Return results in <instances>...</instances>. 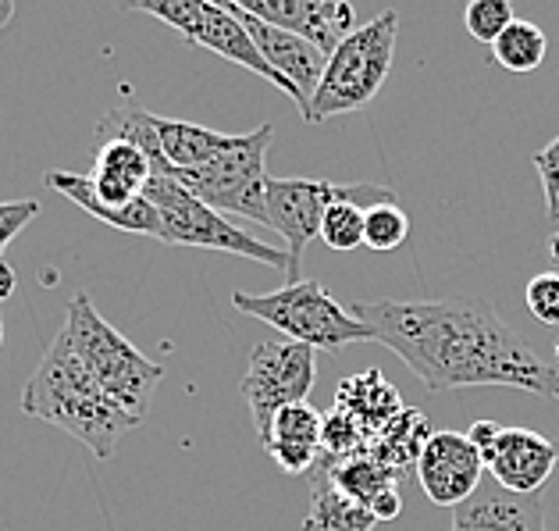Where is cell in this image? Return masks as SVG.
Returning a JSON list of instances; mask_svg holds the SVG:
<instances>
[{"label": "cell", "instance_id": "6da1fadb", "mask_svg": "<svg viewBox=\"0 0 559 531\" xmlns=\"http://www.w3.org/2000/svg\"><path fill=\"white\" fill-rule=\"evenodd\" d=\"M349 315L431 392L507 386L559 400V364L542 361L488 299H371L353 304Z\"/></svg>", "mask_w": 559, "mask_h": 531}, {"label": "cell", "instance_id": "7a4b0ae2", "mask_svg": "<svg viewBox=\"0 0 559 531\" xmlns=\"http://www.w3.org/2000/svg\"><path fill=\"white\" fill-rule=\"evenodd\" d=\"M22 414L68 432L97 460H111L121 435L135 428L132 417L100 389L64 329L33 367L22 389Z\"/></svg>", "mask_w": 559, "mask_h": 531}, {"label": "cell", "instance_id": "3957f363", "mask_svg": "<svg viewBox=\"0 0 559 531\" xmlns=\"http://www.w3.org/2000/svg\"><path fill=\"white\" fill-rule=\"evenodd\" d=\"M64 335L72 339L75 353L100 382L121 411L132 417V425H143L154 403V389L165 378V367L143 357L111 321H107L86 293L68 299L64 310Z\"/></svg>", "mask_w": 559, "mask_h": 531}, {"label": "cell", "instance_id": "277c9868", "mask_svg": "<svg viewBox=\"0 0 559 531\" xmlns=\"http://www.w3.org/2000/svg\"><path fill=\"white\" fill-rule=\"evenodd\" d=\"M395 36H400V15L395 11H381L378 19L357 25V30L338 39V47L329 54L321 83L313 90L310 115H307L310 126H318V121L332 115L360 111L364 104H371L378 97L392 72Z\"/></svg>", "mask_w": 559, "mask_h": 531}, {"label": "cell", "instance_id": "5b68a950", "mask_svg": "<svg viewBox=\"0 0 559 531\" xmlns=\"http://www.w3.org/2000/svg\"><path fill=\"white\" fill-rule=\"evenodd\" d=\"M231 307L239 315L278 329L293 343H307L313 350H343L353 343H374L371 329L360 318H353L349 307L338 304L318 279L285 282L282 290L261 296L236 293L231 296Z\"/></svg>", "mask_w": 559, "mask_h": 531}, {"label": "cell", "instance_id": "8992f818", "mask_svg": "<svg viewBox=\"0 0 559 531\" xmlns=\"http://www.w3.org/2000/svg\"><path fill=\"white\" fill-rule=\"evenodd\" d=\"M275 140V126H261L247 135H228L225 146L200 168L168 172L157 157H150L157 168H165L179 186H186L197 200L222 214L250 217L257 225H267L264 186H267V146Z\"/></svg>", "mask_w": 559, "mask_h": 531}, {"label": "cell", "instance_id": "52a82bcc", "mask_svg": "<svg viewBox=\"0 0 559 531\" xmlns=\"http://www.w3.org/2000/svg\"><path fill=\"white\" fill-rule=\"evenodd\" d=\"M143 197L154 203L160 214V243L250 257V261H261L267 268H282V271L289 264L285 250L267 247V243H261L257 236L242 233L239 225H228V217L222 211H214L203 200H197L186 186L175 182L165 168L154 165L150 182L143 186Z\"/></svg>", "mask_w": 559, "mask_h": 531}, {"label": "cell", "instance_id": "ba28073f", "mask_svg": "<svg viewBox=\"0 0 559 531\" xmlns=\"http://www.w3.org/2000/svg\"><path fill=\"white\" fill-rule=\"evenodd\" d=\"M395 193L385 186H364V182H324V179H271L264 186V208H267V228L285 239V275L289 282H299V264H304V250L313 236H321L324 211L335 200H360L364 208L385 203Z\"/></svg>", "mask_w": 559, "mask_h": 531}, {"label": "cell", "instance_id": "9c48e42d", "mask_svg": "<svg viewBox=\"0 0 559 531\" xmlns=\"http://www.w3.org/2000/svg\"><path fill=\"white\" fill-rule=\"evenodd\" d=\"M129 8L168 22L171 30L182 33L189 47H203L231 64L250 68V72L261 75L264 83L278 86L285 97H293L289 83H285L275 68L261 58V50H257V44L250 39L247 25L231 15V8L217 4V0H129Z\"/></svg>", "mask_w": 559, "mask_h": 531}, {"label": "cell", "instance_id": "30bf717a", "mask_svg": "<svg viewBox=\"0 0 559 531\" xmlns=\"http://www.w3.org/2000/svg\"><path fill=\"white\" fill-rule=\"evenodd\" d=\"M313 353L318 350L307 343H293V339H285V343L267 339V343H257L250 350L247 375H242V397H247L257 435L271 425V417L282 406L307 403L313 378H318V357Z\"/></svg>", "mask_w": 559, "mask_h": 531}, {"label": "cell", "instance_id": "8fae6325", "mask_svg": "<svg viewBox=\"0 0 559 531\" xmlns=\"http://www.w3.org/2000/svg\"><path fill=\"white\" fill-rule=\"evenodd\" d=\"M417 482L435 507H460L485 482V460L463 432H431L417 457Z\"/></svg>", "mask_w": 559, "mask_h": 531}, {"label": "cell", "instance_id": "7c38bea8", "mask_svg": "<svg viewBox=\"0 0 559 531\" xmlns=\"http://www.w3.org/2000/svg\"><path fill=\"white\" fill-rule=\"evenodd\" d=\"M231 8V4H225ZM231 15H236L242 25H247L250 39L261 50V58L275 68V72L289 83L293 90V101L299 107V115H310V101H313V90H318L321 75H324V64H329V54H324L318 44H310V39L296 36L289 30H278V25H267L261 19L247 15V11L231 8Z\"/></svg>", "mask_w": 559, "mask_h": 531}, {"label": "cell", "instance_id": "4fadbf2b", "mask_svg": "<svg viewBox=\"0 0 559 531\" xmlns=\"http://www.w3.org/2000/svg\"><path fill=\"white\" fill-rule=\"evenodd\" d=\"M492 482L510 493H542L559 464V446L531 428H499L492 446L481 453Z\"/></svg>", "mask_w": 559, "mask_h": 531}, {"label": "cell", "instance_id": "5bb4252c", "mask_svg": "<svg viewBox=\"0 0 559 531\" xmlns=\"http://www.w3.org/2000/svg\"><path fill=\"white\" fill-rule=\"evenodd\" d=\"M217 4H231L267 25L289 30L310 39V44H318L324 54H332L338 39L353 33L349 0H217Z\"/></svg>", "mask_w": 559, "mask_h": 531}, {"label": "cell", "instance_id": "9a60e30c", "mask_svg": "<svg viewBox=\"0 0 559 531\" xmlns=\"http://www.w3.org/2000/svg\"><path fill=\"white\" fill-rule=\"evenodd\" d=\"M453 531H545L542 493H510L496 482H481L471 499L453 507Z\"/></svg>", "mask_w": 559, "mask_h": 531}, {"label": "cell", "instance_id": "2e32d148", "mask_svg": "<svg viewBox=\"0 0 559 531\" xmlns=\"http://www.w3.org/2000/svg\"><path fill=\"white\" fill-rule=\"evenodd\" d=\"M257 439L285 474H307L321 460V414L310 403L282 406Z\"/></svg>", "mask_w": 559, "mask_h": 531}, {"label": "cell", "instance_id": "e0dca14e", "mask_svg": "<svg viewBox=\"0 0 559 531\" xmlns=\"http://www.w3.org/2000/svg\"><path fill=\"white\" fill-rule=\"evenodd\" d=\"M374 514L360 507L357 499L343 496L332 482L329 464L318 460L310 482V510L299 531H374Z\"/></svg>", "mask_w": 559, "mask_h": 531}, {"label": "cell", "instance_id": "ac0fdd59", "mask_svg": "<svg viewBox=\"0 0 559 531\" xmlns=\"http://www.w3.org/2000/svg\"><path fill=\"white\" fill-rule=\"evenodd\" d=\"M335 406H343L353 417L360 421L367 432H378L385 428L389 421L403 411L400 403V392H395L381 371H364V375H353L346 378L343 386H338V397H335Z\"/></svg>", "mask_w": 559, "mask_h": 531}, {"label": "cell", "instance_id": "d6986e66", "mask_svg": "<svg viewBox=\"0 0 559 531\" xmlns=\"http://www.w3.org/2000/svg\"><path fill=\"white\" fill-rule=\"evenodd\" d=\"M431 439L428 432V417L414 411V406H403L400 414H395L385 428H378L371 435V453L381 460L385 468H392L395 474H403L406 468H417V457L420 449H425V442Z\"/></svg>", "mask_w": 559, "mask_h": 531}, {"label": "cell", "instance_id": "ffe728a7", "mask_svg": "<svg viewBox=\"0 0 559 531\" xmlns=\"http://www.w3.org/2000/svg\"><path fill=\"white\" fill-rule=\"evenodd\" d=\"M324 464H329V474H332L338 493L357 499L360 507H371L385 488H395V482H400V474L381 464L371 449H364V453H357V457L338 460V464H332V460H324Z\"/></svg>", "mask_w": 559, "mask_h": 531}, {"label": "cell", "instance_id": "44dd1931", "mask_svg": "<svg viewBox=\"0 0 559 531\" xmlns=\"http://www.w3.org/2000/svg\"><path fill=\"white\" fill-rule=\"evenodd\" d=\"M545 54H549V39H545V33L535 22H524V19H513L492 44V58L507 68V72H516V75L535 72L545 61Z\"/></svg>", "mask_w": 559, "mask_h": 531}, {"label": "cell", "instance_id": "7402d4cb", "mask_svg": "<svg viewBox=\"0 0 559 531\" xmlns=\"http://www.w3.org/2000/svg\"><path fill=\"white\" fill-rule=\"evenodd\" d=\"M371 446V432H367L357 417L343 406H332L329 414H321V457L338 464L346 457H357Z\"/></svg>", "mask_w": 559, "mask_h": 531}, {"label": "cell", "instance_id": "603a6c76", "mask_svg": "<svg viewBox=\"0 0 559 531\" xmlns=\"http://www.w3.org/2000/svg\"><path fill=\"white\" fill-rule=\"evenodd\" d=\"M406 236H411V217H406V211L395 200L367 208V214H364V247H371L378 253H389V250H400L406 243Z\"/></svg>", "mask_w": 559, "mask_h": 531}, {"label": "cell", "instance_id": "cb8c5ba5", "mask_svg": "<svg viewBox=\"0 0 559 531\" xmlns=\"http://www.w3.org/2000/svg\"><path fill=\"white\" fill-rule=\"evenodd\" d=\"M364 214L367 208L360 200H335L332 208L324 211V222H321L324 247L335 253H349L364 247Z\"/></svg>", "mask_w": 559, "mask_h": 531}, {"label": "cell", "instance_id": "d4e9b609", "mask_svg": "<svg viewBox=\"0 0 559 531\" xmlns=\"http://www.w3.org/2000/svg\"><path fill=\"white\" fill-rule=\"evenodd\" d=\"M513 22V4L510 0H471L467 11H463V25L477 44L492 47L502 36V30Z\"/></svg>", "mask_w": 559, "mask_h": 531}, {"label": "cell", "instance_id": "484cf974", "mask_svg": "<svg viewBox=\"0 0 559 531\" xmlns=\"http://www.w3.org/2000/svg\"><path fill=\"white\" fill-rule=\"evenodd\" d=\"M524 304L542 324L559 329V271H542L527 282L524 290Z\"/></svg>", "mask_w": 559, "mask_h": 531}, {"label": "cell", "instance_id": "4316f807", "mask_svg": "<svg viewBox=\"0 0 559 531\" xmlns=\"http://www.w3.org/2000/svg\"><path fill=\"white\" fill-rule=\"evenodd\" d=\"M535 168H538V179L545 189V211H549V222L559 225V135L535 154Z\"/></svg>", "mask_w": 559, "mask_h": 531}, {"label": "cell", "instance_id": "83f0119b", "mask_svg": "<svg viewBox=\"0 0 559 531\" xmlns=\"http://www.w3.org/2000/svg\"><path fill=\"white\" fill-rule=\"evenodd\" d=\"M39 214V203L36 200H11V203H0V253L11 247V239H15L25 225L33 222Z\"/></svg>", "mask_w": 559, "mask_h": 531}, {"label": "cell", "instance_id": "f1b7e54d", "mask_svg": "<svg viewBox=\"0 0 559 531\" xmlns=\"http://www.w3.org/2000/svg\"><path fill=\"white\" fill-rule=\"evenodd\" d=\"M374 514V521H395V517L403 514V496H400V488H385L371 507H367Z\"/></svg>", "mask_w": 559, "mask_h": 531}, {"label": "cell", "instance_id": "f546056e", "mask_svg": "<svg viewBox=\"0 0 559 531\" xmlns=\"http://www.w3.org/2000/svg\"><path fill=\"white\" fill-rule=\"evenodd\" d=\"M15 285H19V279H15V268H11V264L4 261V253H0V304H4V299L15 296Z\"/></svg>", "mask_w": 559, "mask_h": 531}, {"label": "cell", "instance_id": "4dcf8cb0", "mask_svg": "<svg viewBox=\"0 0 559 531\" xmlns=\"http://www.w3.org/2000/svg\"><path fill=\"white\" fill-rule=\"evenodd\" d=\"M549 253L559 261V233H552V236H549Z\"/></svg>", "mask_w": 559, "mask_h": 531}, {"label": "cell", "instance_id": "1f68e13d", "mask_svg": "<svg viewBox=\"0 0 559 531\" xmlns=\"http://www.w3.org/2000/svg\"><path fill=\"white\" fill-rule=\"evenodd\" d=\"M8 15V0H0V19H4Z\"/></svg>", "mask_w": 559, "mask_h": 531}, {"label": "cell", "instance_id": "d6a6232c", "mask_svg": "<svg viewBox=\"0 0 559 531\" xmlns=\"http://www.w3.org/2000/svg\"><path fill=\"white\" fill-rule=\"evenodd\" d=\"M552 364H559V339H556V353H552Z\"/></svg>", "mask_w": 559, "mask_h": 531}, {"label": "cell", "instance_id": "836d02e7", "mask_svg": "<svg viewBox=\"0 0 559 531\" xmlns=\"http://www.w3.org/2000/svg\"><path fill=\"white\" fill-rule=\"evenodd\" d=\"M0 343H4V318H0Z\"/></svg>", "mask_w": 559, "mask_h": 531}]
</instances>
